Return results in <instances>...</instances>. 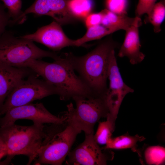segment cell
<instances>
[{"instance_id":"1","label":"cell","mask_w":165,"mask_h":165,"mask_svg":"<svg viewBox=\"0 0 165 165\" xmlns=\"http://www.w3.org/2000/svg\"><path fill=\"white\" fill-rule=\"evenodd\" d=\"M118 46L111 36L101 42L93 50L82 56L71 53H62L64 61L79 74V76L97 96L106 95L109 56Z\"/></svg>"},{"instance_id":"2","label":"cell","mask_w":165,"mask_h":165,"mask_svg":"<svg viewBox=\"0 0 165 165\" xmlns=\"http://www.w3.org/2000/svg\"><path fill=\"white\" fill-rule=\"evenodd\" d=\"M21 67L30 68L53 86L61 100H67L79 97L88 98L97 96L61 56L58 59L50 63L41 59H31Z\"/></svg>"},{"instance_id":"3","label":"cell","mask_w":165,"mask_h":165,"mask_svg":"<svg viewBox=\"0 0 165 165\" xmlns=\"http://www.w3.org/2000/svg\"><path fill=\"white\" fill-rule=\"evenodd\" d=\"M44 129L46 136L34 164L61 165L70 152L77 136L82 131L67 118L62 123L51 124L46 127L45 126Z\"/></svg>"},{"instance_id":"4","label":"cell","mask_w":165,"mask_h":165,"mask_svg":"<svg viewBox=\"0 0 165 165\" xmlns=\"http://www.w3.org/2000/svg\"><path fill=\"white\" fill-rule=\"evenodd\" d=\"M44 127V124L24 126L15 123L0 127V139L6 148L7 158L25 155L28 158L27 164H30L36 159L46 136Z\"/></svg>"},{"instance_id":"5","label":"cell","mask_w":165,"mask_h":165,"mask_svg":"<svg viewBox=\"0 0 165 165\" xmlns=\"http://www.w3.org/2000/svg\"><path fill=\"white\" fill-rule=\"evenodd\" d=\"M48 57L56 60L60 56L55 52L45 50L37 46L33 41L15 35L6 31L0 36V64L21 67L29 60Z\"/></svg>"},{"instance_id":"6","label":"cell","mask_w":165,"mask_h":165,"mask_svg":"<svg viewBox=\"0 0 165 165\" xmlns=\"http://www.w3.org/2000/svg\"><path fill=\"white\" fill-rule=\"evenodd\" d=\"M73 99L76 108L71 102L67 105L64 114L85 134H94L95 124L101 119L106 118L108 114L106 96L88 98L75 97Z\"/></svg>"},{"instance_id":"7","label":"cell","mask_w":165,"mask_h":165,"mask_svg":"<svg viewBox=\"0 0 165 165\" xmlns=\"http://www.w3.org/2000/svg\"><path fill=\"white\" fill-rule=\"evenodd\" d=\"M35 73L23 79L6 99L0 110V116L10 109L31 103L52 95H57L56 89L44 80L38 78Z\"/></svg>"},{"instance_id":"8","label":"cell","mask_w":165,"mask_h":165,"mask_svg":"<svg viewBox=\"0 0 165 165\" xmlns=\"http://www.w3.org/2000/svg\"><path fill=\"white\" fill-rule=\"evenodd\" d=\"M108 79L109 85L106 96L109 112L106 118L115 127L116 121L123 99L127 94L133 93L134 90L123 81L117 65L114 50H112L109 56Z\"/></svg>"},{"instance_id":"9","label":"cell","mask_w":165,"mask_h":165,"mask_svg":"<svg viewBox=\"0 0 165 165\" xmlns=\"http://www.w3.org/2000/svg\"><path fill=\"white\" fill-rule=\"evenodd\" d=\"M85 136L83 142L68 154L67 165H105L113 159L114 152L101 148L94 140V134Z\"/></svg>"},{"instance_id":"10","label":"cell","mask_w":165,"mask_h":165,"mask_svg":"<svg viewBox=\"0 0 165 165\" xmlns=\"http://www.w3.org/2000/svg\"><path fill=\"white\" fill-rule=\"evenodd\" d=\"M4 114L0 118V127L15 123L19 119H27L32 120L34 124H44L62 123L67 119L64 114L60 116L52 114L41 103H30L13 108Z\"/></svg>"},{"instance_id":"11","label":"cell","mask_w":165,"mask_h":165,"mask_svg":"<svg viewBox=\"0 0 165 165\" xmlns=\"http://www.w3.org/2000/svg\"><path fill=\"white\" fill-rule=\"evenodd\" d=\"M20 36L41 43L53 51L60 50L68 46H76L75 40L68 38L61 25L55 20L38 28L34 33Z\"/></svg>"},{"instance_id":"12","label":"cell","mask_w":165,"mask_h":165,"mask_svg":"<svg viewBox=\"0 0 165 165\" xmlns=\"http://www.w3.org/2000/svg\"><path fill=\"white\" fill-rule=\"evenodd\" d=\"M35 73L27 67H17L0 64V110L7 96L22 80Z\"/></svg>"},{"instance_id":"13","label":"cell","mask_w":165,"mask_h":165,"mask_svg":"<svg viewBox=\"0 0 165 165\" xmlns=\"http://www.w3.org/2000/svg\"><path fill=\"white\" fill-rule=\"evenodd\" d=\"M139 27L132 26L126 31L125 38L120 47L118 55L120 57H127L132 64L141 62L145 55L140 51Z\"/></svg>"},{"instance_id":"14","label":"cell","mask_w":165,"mask_h":165,"mask_svg":"<svg viewBox=\"0 0 165 165\" xmlns=\"http://www.w3.org/2000/svg\"><path fill=\"white\" fill-rule=\"evenodd\" d=\"M100 13L102 17L101 24L116 31L121 29L126 31L132 26L139 27L141 25V20L139 17H130L127 14H116L107 9Z\"/></svg>"},{"instance_id":"15","label":"cell","mask_w":165,"mask_h":165,"mask_svg":"<svg viewBox=\"0 0 165 165\" xmlns=\"http://www.w3.org/2000/svg\"><path fill=\"white\" fill-rule=\"evenodd\" d=\"M138 154L142 165H160L165 161V148L160 145L150 146L145 145L138 149Z\"/></svg>"},{"instance_id":"16","label":"cell","mask_w":165,"mask_h":165,"mask_svg":"<svg viewBox=\"0 0 165 165\" xmlns=\"http://www.w3.org/2000/svg\"><path fill=\"white\" fill-rule=\"evenodd\" d=\"M145 138L138 134L131 136L128 132L115 138H111L102 148L105 149H122L130 148L133 152L138 153L137 143L144 140Z\"/></svg>"},{"instance_id":"17","label":"cell","mask_w":165,"mask_h":165,"mask_svg":"<svg viewBox=\"0 0 165 165\" xmlns=\"http://www.w3.org/2000/svg\"><path fill=\"white\" fill-rule=\"evenodd\" d=\"M50 15L60 25L74 22L77 20L71 14L68 7V0H48Z\"/></svg>"},{"instance_id":"18","label":"cell","mask_w":165,"mask_h":165,"mask_svg":"<svg viewBox=\"0 0 165 165\" xmlns=\"http://www.w3.org/2000/svg\"><path fill=\"white\" fill-rule=\"evenodd\" d=\"M93 0H68V9L77 20H84L93 9Z\"/></svg>"},{"instance_id":"19","label":"cell","mask_w":165,"mask_h":165,"mask_svg":"<svg viewBox=\"0 0 165 165\" xmlns=\"http://www.w3.org/2000/svg\"><path fill=\"white\" fill-rule=\"evenodd\" d=\"M87 28V31L82 38L75 40L76 46L88 47L86 45L87 42L100 39L116 31L113 29L101 24L92 26Z\"/></svg>"},{"instance_id":"20","label":"cell","mask_w":165,"mask_h":165,"mask_svg":"<svg viewBox=\"0 0 165 165\" xmlns=\"http://www.w3.org/2000/svg\"><path fill=\"white\" fill-rule=\"evenodd\" d=\"M165 16V1L155 3L147 19L154 27V31L157 33L161 31L160 26Z\"/></svg>"},{"instance_id":"21","label":"cell","mask_w":165,"mask_h":165,"mask_svg":"<svg viewBox=\"0 0 165 165\" xmlns=\"http://www.w3.org/2000/svg\"><path fill=\"white\" fill-rule=\"evenodd\" d=\"M33 13L36 16H50V12L48 0H35L33 3L27 9L18 17L16 22L20 20V23L23 22L26 15Z\"/></svg>"},{"instance_id":"22","label":"cell","mask_w":165,"mask_h":165,"mask_svg":"<svg viewBox=\"0 0 165 165\" xmlns=\"http://www.w3.org/2000/svg\"><path fill=\"white\" fill-rule=\"evenodd\" d=\"M115 127L108 120L99 122L96 133L94 134L96 142L98 145H106L112 137V134Z\"/></svg>"},{"instance_id":"23","label":"cell","mask_w":165,"mask_h":165,"mask_svg":"<svg viewBox=\"0 0 165 165\" xmlns=\"http://www.w3.org/2000/svg\"><path fill=\"white\" fill-rule=\"evenodd\" d=\"M6 8L11 20L10 24L16 23V21L22 14L21 0H1Z\"/></svg>"},{"instance_id":"24","label":"cell","mask_w":165,"mask_h":165,"mask_svg":"<svg viewBox=\"0 0 165 165\" xmlns=\"http://www.w3.org/2000/svg\"><path fill=\"white\" fill-rule=\"evenodd\" d=\"M106 4L107 9L115 13L127 14V0H106Z\"/></svg>"},{"instance_id":"25","label":"cell","mask_w":165,"mask_h":165,"mask_svg":"<svg viewBox=\"0 0 165 165\" xmlns=\"http://www.w3.org/2000/svg\"><path fill=\"white\" fill-rule=\"evenodd\" d=\"M157 0H139L135 13L136 16L140 18L144 14L148 16Z\"/></svg>"},{"instance_id":"26","label":"cell","mask_w":165,"mask_h":165,"mask_svg":"<svg viewBox=\"0 0 165 165\" xmlns=\"http://www.w3.org/2000/svg\"><path fill=\"white\" fill-rule=\"evenodd\" d=\"M6 9L4 4L0 2V36L6 31V27L10 24L11 20Z\"/></svg>"},{"instance_id":"27","label":"cell","mask_w":165,"mask_h":165,"mask_svg":"<svg viewBox=\"0 0 165 165\" xmlns=\"http://www.w3.org/2000/svg\"><path fill=\"white\" fill-rule=\"evenodd\" d=\"M101 15L99 13H91L84 19L85 25L87 28L101 24Z\"/></svg>"},{"instance_id":"28","label":"cell","mask_w":165,"mask_h":165,"mask_svg":"<svg viewBox=\"0 0 165 165\" xmlns=\"http://www.w3.org/2000/svg\"><path fill=\"white\" fill-rule=\"evenodd\" d=\"M7 155L6 148L3 142L0 139V160L3 157Z\"/></svg>"}]
</instances>
